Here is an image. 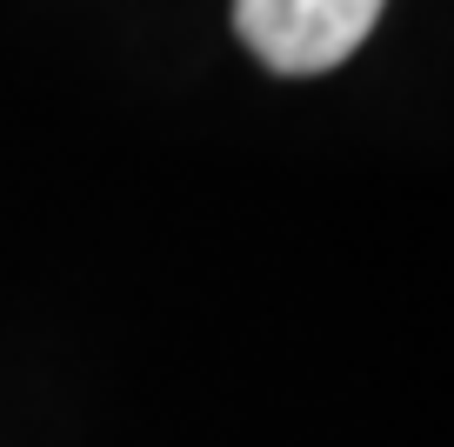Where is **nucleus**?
I'll use <instances>...</instances> for the list:
<instances>
[{"instance_id":"nucleus-1","label":"nucleus","mask_w":454,"mask_h":447,"mask_svg":"<svg viewBox=\"0 0 454 447\" xmlns=\"http://www.w3.org/2000/svg\"><path fill=\"white\" fill-rule=\"evenodd\" d=\"M381 0H234V27L274 74H327L368 41Z\"/></svg>"}]
</instances>
